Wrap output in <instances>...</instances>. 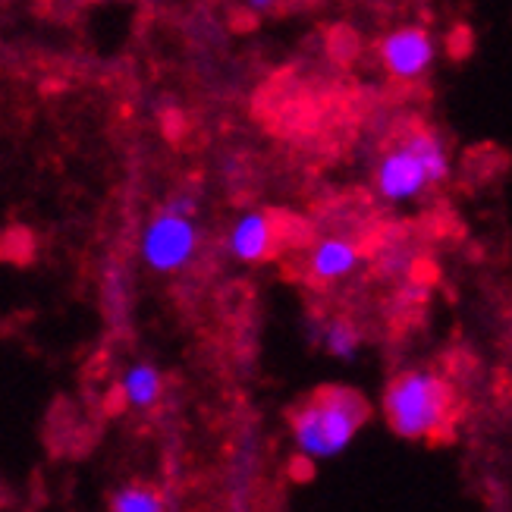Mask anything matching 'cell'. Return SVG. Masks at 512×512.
<instances>
[{
	"label": "cell",
	"mask_w": 512,
	"mask_h": 512,
	"mask_svg": "<svg viewBox=\"0 0 512 512\" xmlns=\"http://www.w3.org/2000/svg\"><path fill=\"white\" fill-rule=\"evenodd\" d=\"M198 249V227L195 214H183L173 208H161L151 217V224L142 233L139 252L142 261L158 274H176L195 258Z\"/></svg>",
	"instance_id": "cell-4"
},
{
	"label": "cell",
	"mask_w": 512,
	"mask_h": 512,
	"mask_svg": "<svg viewBox=\"0 0 512 512\" xmlns=\"http://www.w3.org/2000/svg\"><path fill=\"white\" fill-rule=\"evenodd\" d=\"M271 4H274V0H249V7H255V10H267Z\"/></svg>",
	"instance_id": "cell-11"
},
{
	"label": "cell",
	"mask_w": 512,
	"mask_h": 512,
	"mask_svg": "<svg viewBox=\"0 0 512 512\" xmlns=\"http://www.w3.org/2000/svg\"><path fill=\"white\" fill-rule=\"evenodd\" d=\"M384 415L390 428L406 440L437 437L450 425L453 390L431 371H406L387 387Z\"/></svg>",
	"instance_id": "cell-1"
},
{
	"label": "cell",
	"mask_w": 512,
	"mask_h": 512,
	"mask_svg": "<svg viewBox=\"0 0 512 512\" xmlns=\"http://www.w3.org/2000/svg\"><path fill=\"white\" fill-rule=\"evenodd\" d=\"M359 249L352 246L346 239H324L315 246L308 258V274L311 280L327 283V280H340L346 274H352L359 267Z\"/></svg>",
	"instance_id": "cell-7"
},
{
	"label": "cell",
	"mask_w": 512,
	"mask_h": 512,
	"mask_svg": "<svg viewBox=\"0 0 512 512\" xmlns=\"http://www.w3.org/2000/svg\"><path fill=\"white\" fill-rule=\"evenodd\" d=\"M167 500L145 484H126L110 497V509L114 512H161Z\"/></svg>",
	"instance_id": "cell-9"
},
{
	"label": "cell",
	"mask_w": 512,
	"mask_h": 512,
	"mask_svg": "<svg viewBox=\"0 0 512 512\" xmlns=\"http://www.w3.org/2000/svg\"><path fill=\"white\" fill-rule=\"evenodd\" d=\"M120 393H123V399L132 409H151V406H158V399L164 393V377L154 365L136 362V365H129L123 371Z\"/></svg>",
	"instance_id": "cell-8"
},
{
	"label": "cell",
	"mask_w": 512,
	"mask_h": 512,
	"mask_svg": "<svg viewBox=\"0 0 512 512\" xmlns=\"http://www.w3.org/2000/svg\"><path fill=\"white\" fill-rule=\"evenodd\" d=\"M368 409L352 390H321L308 406L293 415V437L305 459H327L343 453Z\"/></svg>",
	"instance_id": "cell-2"
},
{
	"label": "cell",
	"mask_w": 512,
	"mask_h": 512,
	"mask_svg": "<svg viewBox=\"0 0 512 512\" xmlns=\"http://www.w3.org/2000/svg\"><path fill=\"white\" fill-rule=\"evenodd\" d=\"M362 346V337H359V330H355L349 321H330L327 330H324V349L330 355H337V359H352L355 352H359Z\"/></svg>",
	"instance_id": "cell-10"
},
{
	"label": "cell",
	"mask_w": 512,
	"mask_h": 512,
	"mask_svg": "<svg viewBox=\"0 0 512 512\" xmlns=\"http://www.w3.org/2000/svg\"><path fill=\"white\" fill-rule=\"evenodd\" d=\"M434 41L425 29L406 26L396 29L381 41V60L387 66V73L396 79H418L431 70L434 63Z\"/></svg>",
	"instance_id": "cell-5"
},
{
	"label": "cell",
	"mask_w": 512,
	"mask_h": 512,
	"mask_svg": "<svg viewBox=\"0 0 512 512\" xmlns=\"http://www.w3.org/2000/svg\"><path fill=\"white\" fill-rule=\"evenodd\" d=\"M230 255L239 258V261H264L274 255V246H277V227L271 214L264 211H249L242 214L233 230H230Z\"/></svg>",
	"instance_id": "cell-6"
},
{
	"label": "cell",
	"mask_w": 512,
	"mask_h": 512,
	"mask_svg": "<svg viewBox=\"0 0 512 512\" xmlns=\"http://www.w3.org/2000/svg\"><path fill=\"white\" fill-rule=\"evenodd\" d=\"M447 176V151L434 132L418 129L393 145L377 167V189L387 202H409Z\"/></svg>",
	"instance_id": "cell-3"
}]
</instances>
